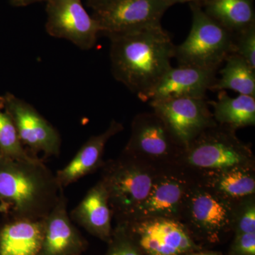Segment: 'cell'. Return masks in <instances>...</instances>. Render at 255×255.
Here are the masks:
<instances>
[{
	"label": "cell",
	"mask_w": 255,
	"mask_h": 255,
	"mask_svg": "<svg viewBox=\"0 0 255 255\" xmlns=\"http://www.w3.org/2000/svg\"><path fill=\"white\" fill-rule=\"evenodd\" d=\"M112 73L142 102L172 68L176 46L162 24L108 37Z\"/></svg>",
	"instance_id": "cell-1"
},
{
	"label": "cell",
	"mask_w": 255,
	"mask_h": 255,
	"mask_svg": "<svg viewBox=\"0 0 255 255\" xmlns=\"http://www.w3.org/2000/svg\"><path fill=\"white\" fill-rule=\"evenodd\" d=\"M64 191L42 159L0 156V214L7 219L41 220Z\"/></svg>",
	"instance_id": "cell-2"
},
{
	"label": "cell",
	"mask_w": 255,
	"mask_h": 255,
	"mask_svg": "<svg viewBox=\"0 0 255 255\" xmlns=\"http://www.w3.org/2000/svg\"><path fill=\"white\" fill-rule=\"evenodd\" d=\"M255 163L251 147L236 130L216 124L201 132L184 148L177 165L196 179L236 166Z\"/></svg>",
	"instance_id": "cell-3"
},
{
	"label": "cell",
	"mask_w": 255,
	"mask_h": 255,
	"mask_svg": "<svg viewBox=\"0 0 255 255\" xmlns=\"http://www.w3.org/2000/svg\"><path fill=\"white\" fill-rule=\"evenodd\" d=\"M100 180L105 188L113 217H128L148 195L159 170L122 152L105 162Z\"/></svg>",
	"instance_id": "cell-4"
},
{
	"label": "cell",
	"mask_w": 255,
	"mask_h": 255,
	"mask_svg": "<svg viewBox=\"0 0 255 255\" xmlns=\"http://www.w3.org/2000/svg\"><path fill=\"white\" fill-rule=\"evenodd\" d=\"M192 24L189 36L176 46L179 65L217 70L233 53V34L206 14L198 3L189 4Z\"/></svg>",
	"instance_id": "cell-5"
},
{
	"label": "cell",
	"mask_w": 255,
	"mask_h": 255,
	"mask_svg": "<svg viewBox=\"0 0 255 255\" xmlns=\"http://www.w3.org/2000/svg\"><path fill=\"white\" fill-rule=\"evenodd\" d=\"M238 202L226 199L197 179L179 221L194 240L198 237L208 243H218L227 233L233 232V215Z\"/></svg>",
	"instance_id": "cell-6"
},
{
	"label": "cell",
	"mask_w": 255,
	"mask_h": 255,
	"mask_svg": "<svg viewBox=\"0 0 255 255\" xmlns=\"http://www.w3.org/2000/svg\"><path fill=\"white\" fill-rule=\"evenodd\" d=\"M183 150L164 121L152 112L132 119L130 137L122 152L161 170L177 165Z\"/></svg>",
	"instance_id": "cell-7"
},
{
	"label": "cell",
	"mask_w": 255,
	"mask_h": 255,
	"mask_svg": "<svg viewBox=\"0 0 255 255\" xmlns=\"http://www.w3.org/2000/svg\"><path fill=\"white\" fill-rule=\"evenodd\" d=\"M117 223L124 226L145 255H187L201 250L177 219L155 217Z\"/></svg>",
	"instance_id": "cell-8"
},
{
	"label": "cell",
	"mask_w": 255,
	"mask_h": 255,
	"mask_svg": "<svg viewBox=\"0 0 255 255\" xmlns=\"http://www.w3.org/2000/svg\"><path fill=\"white\" fill-rule=\"evenodd\" d=\"M197 179L178 165L157 172L148 195L141 204L121 221L162 217L177 219Z\"/></svg>",
	"instance_id": "cell-9"
},
{
	"label": "cell",
	"mask_w": 255,
	"mask_h": 255,
	"mask_svg": "<svg viewBox=\"0 0 255 255\" xmlns=\"http://www.w3.org/2000/svg\"><path fill=\"white\" fill-rule=\"evenodd\" d=\"M168 0H113L92 8L100 34L107 37L161 24Z\"/></svg>",
	"instance_id": "cell-10"
},
{
	"label": "cell",
	"mask_w": 255,
	"mask_h": 255,
	"mask_svg": "<svg viewBox=\"0 0 255 255\" xmlns=\"http://www.w3.org/2000/svg\"><path fill=\"white\" fill-rule=\"evenodd\" d=\"M3 100L20 141L28 153L34 157L39 153L45 157L58 156L62 142L58 130L26 101L9 92L3 96Z\"/></svg>",
	"instance_id": "cell-11"
},
{
	"label": "cell",
	"mask_w": 255,
	"mask_h": 255,
	"mask_svg": "<svg viewBox=\"0 0 255 255\" xmlns=\"http://www.w3.org/2000/svg\"><path fill=\"white\" fill-rule=\"evenodd\" d=\"M45 28L49 36L71 42L82 50L93 48L100 28L82 0H46Z\"/></svg>",
	"instance_id": "cell-12"
},
{
	"label": "cell",
	"mask_w": 255,
	"mask_h": 255,
	"mask_svg": "<svg viewBox=\"0 0 255 255\" xmlns=\"http://www.w3.org/2000/svg\"><path fill=\"white\" fill-rule=\"evenodd\" d=\"M150 105L183 148L217 124L206 99L182 97L151 102Z\"/></svg>",
	"instance_id": "cell-13"
},
{
	"label": "cell",
	"mask_w": 255,
	"mask_h": 255,
	"mask_svg": "<svg viewBox=\"0 0 255 255\" xmlns=\"http://www.w3.org/2000/svg\"><path fill=\"white\" fill-rule=\"evenodd\" d=\"M217 70L179 65L171 68L146 97L156 102L189 97L206 99L208 90L216 81Z\"/></svg>",
	"instance_id": "cell-14"
},
{
	"label": "cell",
	"mask_w": 255,
	"mask_h": 255,
	"mask_svg": "<svg viewBox=\"0 0 255 255\" xmlns=\"http://www.w3.org/2000/svg\"><path fill=\"white\" fill-rule=\"evenodd\" d=\"M67 203L63 191L44 218V235L38 255H81L86 251L88 243L72 222Z\"/></svg>",
	"instance_id": "cell-15"
},
{
	"label": "cell",
	"mask_w": 255,
	"mask_h": 255,
	"mask_svg": "<svg viewBox=\"0 0 255 255\" xmlns=\"http://www.w3.org/2000/svg\"><path fill=\"white\" fill-rule=\"evenodd\" d=\"M123 130V124L112 120L105 132L90 137L73 159L57 172L55 177L60 187L64 189L81 178L102 168L105 163L103 156L107 142Z\"/></svg>",
	"instance_id": "cell-16"
},
{
	"label": "cell",
	"mask_w": 255,
	"mask_h": 255,
	"mask_svg": "<svg viewBox=\"0 0 255 255\" xmlns=\"http://www.w3.org/2000/svg\"><path fill=\"white\" fill-rule=\"evenodd\" d=\"M70 217L92 236L107 243L110 241L113 233V214L107 191L100 180L71 211Z\"/></svg>",
	"instance_id": "cell-17"
},
{
	"label": "cell",
	"mask_w": 255,
	"mask_h": 255,
	"mask_svg": "<svg viewBox=\"0 0 255 255\" xmlns=\"http://www.w3.org/2000/svg\"><path fill=\"white\" fill-rule=\"evenodd\" d=\"M44 235V219H8L0 227V255H38Z\"/></svg>",
	"instance_id": "cell-18"
},
{
	"label": "cell",
	"mask_w": 255,
	"mask_h": 255,
	"mask_svg": "<svg viewBox=\"0 0 255 255\" xmlns=\"http://www.w3.org/2000/svg\"><path fill=\"white\" fill-rule=\"evenodd\" d=\"M197 179L236 202L255 195V163L236 166Z\"/></svg>",
	"instance_id": "cell-19"
},
{
	"label": "cell",
	"mask_w": 255,
	"mask_h": 255,
	"mask_svg": "<svg viewBox=\"0 0 255 255\" xmlns=\"http://www.w3.org/2000/svg\"><path fill=\"white\" fill-rule=\"evenodd\" d=\"M214 108V120L219 125L234 130L255 125V97L239 95L236 98L228 96L226 90L219 91L217 100L208 101Z\"/></svg>",
	"instance_id": "cell-20"
},
{
	"label": "cell",
	"mask_w": 255,
	"mask_h": 255,
	"mask_svg": "<svg viewBox=\"0 0 255 255\" xmlns=\"http://www.w3.org/2000/svg\"><path fill=\"white\" fill-rule=\"evenodd\" d=\"M201 5L208 16L233 34L255 24L253 0H209Z\"/></svg>",
	"instance_id": "cell-21"
},
{
	"label": "cell",
	"mask_w": 255,
	"mask_h": 255,
	"mask_svg": "<svg viewBox=\"0 0 255 255\" xmlns=\"http://www.w3.org/2000/svg\"><path fill=\"white\" fill-rule=\"evenodd\" d=\"M226 65L220 71L221 77L210 90H233L239 95L255 97V70L236 53H231L225 60Z\"/></svg>",
	"instance_id": "cell-22"
},
{
	"label": "cell",
	"mask_w": 255,
	"mask_h": 255,
	"mask_svg": "<svg viewBox=\"0 0 255 255\" xmlns=\"http://www.w3.org/2000/svg\"><path fill=\"white\" fill-rule=\"evenodd\" d=\"M0 155L16 160L38 158L30 155L20 141L14 122L5 110L3 96H0Z\"/></svg>",
	"instance_id": "cell-23"
},
{
	"label": "cell",
	"mask_w": 255,
	"mask_h": 255,
	"mask_svg": "<svg viewBox=\"0 0 255 255\" xmlns=\"http://www.w3.org/2000/svg\"><path fill=\"white\" fill-rule=\"evenodd\" d=\"M233 232L235 235L255 233V197L238 201L233 215Z\"/></svg>",
	"instance_id": "cell-24"
},
{
	"label": "cell",
	"mask_w": 255,
	"mask_h": 255,
	"mask_svg": "<svg viewBox=\"0 0 255 255\" xmlns=\"http://www.w3.org/2000/svg\"><path fill=\"white\" fill-rule=\"evenodd\" d=\"M255 70V24L233 34V53Z\"/></svg>",
	"instance_id": "cell-25"
},
{
	"label": "cell",
	"mask_w": 255,
	"mask_h": 255,
	"mask_svg": "<svg viewBox=\"0 0 255 255\" xmlns=\"http://www.w3.org/2000/svg\"><path fill=\"white\" fill-rule=\"evenodd\" d=\"M117 223L105 255H145L128 236L124 226Z\"/></svg>",
	"instance_id": "cell-26"
},
{
	"label": "cell",
	"mask_w": 255,
	"mask_h": 255,
	"mask_svg": "<svg viewBox=\"0 0 255 255\" xmlns=\"http://www.w3.org/2000/svg\"><path fill=\"white\" fill-rule=\"evenodd\" d=\"M231 251L233 255H255V233L235 235Z\"/></svg>",
	"instance_id": "cell-27"
},
{
	"label": "cell",
	"mask_w": 255,
	"mask_h": 255,
	"mask_svg": "<svg viewBox=\"0 0 255 255\" xmlns=\"http://www.w3.org/2000/svg\"><path fill=\"white\" fill-rule=\"evenodd\" d=\"M13 6L16 7H25L39 2H46V0H9Z\"/></svg>",
	"instance_id": "cell-28"
},
{
	"label": "cell",
	"mask_w": 255,
	"mask_h": 255,
	"mask_svg": "<svg viewBox=\"0 0 255 255\" xmlns=\"http://www.w3.org/2000/svg\"><path fill=\"white\" fill-rule=\"evenodd\" d=\"M168 1L172 6V5L177 4V3L185 2H189V4L190 3H198V4H202L209 1V0H168Z\"/></svg>",
	"instance_id": "cell-29"
},
{
	"label": "cell",
	"mask_w": 255,
	"mask_h": 255,
	"mask_svg": "<svg viewBox=\"0 0 255 255\" xmlns=\"http://www.w3.org/2000/svg\"><path fill=\"white\" fill-rule=\"evenodd\" d=\"M111 1H113V0H86L87 6L91 9Z\"/></svg>",
	"instance_id": "cell-30"
},
{
	"label": "cell",
	"mask_w": 255,
	"mask_h": 255,
	"mask_svg": "<svg viewBox=\"0 0 255 255\" xmlns=\"http://www.w3.org/2000/svg\"><path fill=\"white\" fill-rule=\"evenodd\" d=\"M187 255H220L219 253H214V252H201L195 251L193 253H189Z\"/></svg>",
	"instance_id": "cell-31"
},
{
	"label": "cell",
	"mask_w": 255,
	"mask_h": 255,
	"mask_svg": "<svg viewBox=\"0 0 255 255\" xmlns=\"http://www.w3.org/2000/svg\"><path fill=\"white\" fill-rule=\"evenodd\" d=\"M0 156H1V155H0Z\"/></svg>",
	"instance_id": "cell-32"
}]
</instances>
